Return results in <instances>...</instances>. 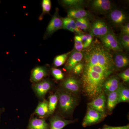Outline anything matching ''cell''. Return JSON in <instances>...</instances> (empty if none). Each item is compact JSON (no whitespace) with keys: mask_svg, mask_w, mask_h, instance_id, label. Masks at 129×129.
<instances>
[{"mask_svg":"<svg viewBox=\"0 0 129 129\" xmlns=\"http://www.w3.org/2000/svg\"><path fill=\"white\" fill-rule=\"evenodd\" d=\"M82 73L83 89L88 97L93 100L103 92V84L108 78L84 69Z\"/></svg>","mask_w":129,"mask_h":129,"instance_id":"6da1fadb","label":"cell"},{"mask_svg":"<svg viewBox=\"0 0 129 129\" xmlns=\"http://www.w3.org/2000/svg\"><path fill=\"white\" fill-rule=\"evenodd\" d=\"M57 94L61 113L63 114H70L76 106V99L71 94L64 91H60Z\"/></svg>","mask_w":129,"mask_h":129,"instance_id":"7a4b0ae2","label":"cell"},{"mask_svg":"<svg viewBox=\"0 0 129 129\" xmlns=\"http://www.w3.org/2000/svg\"><path fill=\"white\" fill-rule=\"evenodd\" d=\"M102 45L108 50L122 51L123 47L115 34L111 30L103 37L99 38Z\"/></svg>","mask_w":129,"mask_h":129,"instance_id":"3957f363","label":"cell"},{"mask_svg":"<svg viewBox=\"0 0 129 129\" xmlns=\"http://www.w3.org/2000/svg\"><path fill=\"white\" fill-rule=\"evenodd\" d=\"M58 11V9L56 8L55 14L47 27L44 36V39L50 37L57 30L62 28V18L60 17Z\"/></svg>","mask_w":129,"mask_h":129,"instance_id":"277c9868","label":"cell"},{"mask_svg":"<svg viewBox=\"0 0 129 129\" xmlns=\"http://www.w3.org/2000/svg\"><path fill=\"white\" fill-rule=\"evenodd\" d=\"M90 34L99 38L103 37L111 30L106 22L101 19H97L91 24Z\"/></svg>","mask_w":129,"mask_h":129,"instance_id":"5b68a950","label":"cell"},{"mask_svg":"<svg viewBox=\"0 0 129 129\" xmlns=\"http://www.w3.org/2000/svg\"><path fill=\"white\" fill-rule=\"evenodd\" d=\"M104 117V114L88 107V110L82 125L86 127L100 122Z\"/></svg>","mask_w":129,"mask_h":129,"instance_id":"8992f818","label":"cell"},{"mask_svg":"<svg viewBox=\"0 0 129 129\" xmlns=\"http://www.w3.org/2000/svg\"><path fill=\"white\" fill-rule=\"evenodd\" d=\"M52 83L48 80H42L37 83H34L33 89L37 96L44 98L51 88Z\"/></svg>","mask_w":129,"mask_h":129,"instance_id":"52a82bcc","label":"cell"},{"mask_svg":"<svg viewBox=\"0 0 129 129\" xmlns=\"http://www.w3.org/2000/svg\"><path fill=\"white\" fill-rule=\"evenodd\" d=\"M106 99L104 92H102L92 101L88 103V107L104 114L106 109Z\"/></svg>","mask_w":129,"mask_h":129,"instance_id":"ba28073f","label":"cell"},{"mask_svg":"<svg viewBox=\"0 0 129 129\" xmlns=\"http://www.w3.org/2000/svg\"><path fill=\"white\" fill-rule=\"evenodd\" d=\"M84 53L81 51H72L64 66L66 70L68 72L73 70L76 64L80 62L84 58Z\"/></svg>","mask_w":129,"mask_h":129,"instance_id":"9c48e42d","label":"cell"},{"mask_svg":"<svg viewBox=\"0 0 129 129\" xmlns=\"http://www.w3.org/2000/svg\"><path fill=\"white\" fill-rule=\"evenodd\" d=\"M91 6L95 11L102 13L111 12L113 8L112 2L109 0H94L91 2Z\"/></svg>","mask_w":129,"mask_h":129,"instance_id":"30bf717a","label":"cell"},{"mask_svg":"<svg viewBox=\"0 0 129 129\" xmlns=\"http://www.w3.org/2000/svg\"><path fill=\"white\" fill-rule=\"evenodd\" d=\"M120 80L117 76H112L108 78L103 84V91L104 93L108 95L111 92L116 90L120 86Z\"/></svg>","mask_w":129,"mask_h":129,"instance_id":"8fae6325","label":"cell"},{"mask_svg":"<svg viewBox=\"0 0 129 129\" xmlns=\"http://www.w3.org/2000/svg\"><path fill=\"white\" fill-rule=\"evenodd\" d=\"M109 18L111 22L117 26H122L127 19V16L124 12L117 9L110 12Z\"/></svg>","mask_w":129,"mask_h":129,"instance_id":"7c38bea8","label":"cell"},{"mask_svg":"<svg viewBox=\"0 0 129 129\" xmlns=\"http://www.w3.org/2000/svg\"><path fill=\"white\" fill-rule=\"evenodd\" d=\"M63 88L69 92L77 93L80 89V84L78 80L73 77L67 78L62 84Z\"/></svg>","mask_w":129,"mask_h":129,"instance_id":"4fadbf2b","label":"cell"},{"mask_svg":"<svg viewBox=\"0 0 129 129\" xmlns=\"http://www.w3.org/2000/svg\"><path fill=\"white\" fill-rule=\"evenodd\" d=\"M47 68L45 66H39L32 70L30 80L32 83H35L40 81L48 75Z\"/></svg>","mask_w":129,"mask_h":129,"instance_id":"5bb4252c","label":"cell"},{"mask_svg":"<svg viewBox=\"0 0 129 129\" xmlns=\"http://www.w3.org/2000/svg\"><path fill=\"white\" fill-rule=\"evenodd\" d=\"M68 17L75 19L86 18L89 19L92 17L91 14L88 11L81 8H70L68 12Z\"/></svg>","mask_w":129,"mask_h":129,"instance_id":"9a60e30c","label":"cell"},{"mask_svg":"<svg viewBox=\"0 0 129 129\" xmlns=\"http://www.w3.org/2000/svg\"><path fill=\"white\" fill-rule=\"evenodd\" d=\"M73 122L72 120H66L59 116H55L51 119L49 127L50 129H62Z\"/></svg>","mask_w":129,"mask_h":129,"instance_id":"2e32d148","label":"cell"},{"mask_svg":"<svg viewBox=\"0 0 129 129\" xmlns=\"http://www.w3.org/2000/svg\"><path fill=\"white\" fill-rule=\"evenodd\" d=\"M113 59L115 68L117 69H122L128 65V58L124 53L118 52L115 54L114 58L113 57Z\"/></svg>","mask_w":129,"mask_h":129,"instance_id":"e0dca14e","label":"cell"},{"mask_svg":"<svg viewBox=\"0 0 129 129\" xmlns=\"http://www.w3.org/2000/svg\"><path fill=\"white\" fill-rule=\"evenodd\" d=\"M62 28L69 30L70 32H76L78 35L83 34V32L76 26L74 19L68 17L62 18Z\"/></svg>","mask_w":129,"mask_h":129,"instance_id":"ac0fdd59","label":"cell"},{"mask_svg":"<svg viewBox=\"0 0 129 129\" xmlns=\"http://www.w3.org/2000/svg\"><path fill=\"white\" fill-rule=\"evenodd\" d=\"M28 129H50L45 119L37 117L32 118L28 124Z\"/></svg>","mask_w":129,"mask_h":129,"instance_id":"d6986e66","label":"cell"},{"mask_svg":"<svg viewBox=\"0 0 129 129\" xmlns=\"http://www.w3.org/2000/svg\"><path fill=\"white\" fill-rule=\"evenodd\" d=\"M35 113L41 118L49 114L48 102L44 100L40 102L36 109Z\"/></svg>","mask_w":129,"mask_h":129,"instance_id":"ffe728a7","label":"cell"},{"mask_svg":"<svg viewBox=\"0 0 129 129\" xmlns=\"http://www.w3.org/2000/svg\"><path fill=\"white\" fill-rule=\"evenodd\" d=\"M118 88L108 95L107 107L109 111L111 112L114 108L118 103Z\"/></svg>","mask_w":129,"mask_h":129,"instance_id":"44dd1931","label":"cell"},{"mask_svg":"<svg viewBox=\"0 0 129 129\" xmlns=\"http://www.w3.org/2000/svg\"><path fill=\"white\" fill-rule=\"evenodd\" d=\"M129 101V89L121 84L118 88V103L122 102H128Z\"/></svg>","mask_w":129,"mask_h":129,"instance_id":"7402d4cb","label":"cell"},{"mask_svg":"<svg viewBox=\"0 0 129 129\" xmlns=\"http://www.w3.org/2000/svg\"><path fill=\"white\" fill-rule=\"evenodd\" d=\"M62 4L63 6L71 8H82L85 5V1L83 0H63L61 1Z\"/></svg>","mask_w":129,"mask_h":129,"instance_id":"603a6c76","label":"cell"},{"mask_svg":"<svg viewBox=\"0 0 129 129\" xmlns=\"http://www.w3.org/2000/svg\"><path fill=\"white\" fill-rule=\"evenodd\" d=\"M76 26L80 30L86 31L90 27L89 19L86 18L78 19H75Z\"/></svg>","mask_w":129,"mask_h":129,"instance_id":"cb8c5ba5","label":"cell"},{"mask_svg":"<svg viewBox=\"0 0 129 129\" xmlns=\"http://www.w3.org/2000/svg\"><path fill=\"white\" fill-rule=\"evenodd\" d=\"M58 102V96L57 93L50 96L48 102L49 114H52L55 110Z\"/></svg>","mask_w":129,"mask_h":129,"instance_id":"d4e9b609","label":"cell"},{"mask_svg":"<svg viewBox=\"0 0 129 129\" xmlns=\"http://www.w3.org/2000/svg\"><path fill=\"white\" fill-rule=\"evenodd\" d=\"M72 51L56 56L53 60V64L55 67H59L63 65L67 61Z\"/></svg>","mask_w":129,"mask_h":129,"instance_id":"484cf974","label":"cell"},{"mask_svg":"<svg viewBox=\"0 0 129 129\" xmlns=\"http://www.w3.org/2000/svg\"><path fill=\"white\" fill-rule=\"evenodd\" d=\"M42 13L39 17V19L40 21L43 19L45 14L50 12L51 8V2L50 0H43L42 2Z\"/></svg>","mask_w":129,"mask_h":129,"instance_id":"4316f807","label":"cell"},{"mask_svg":"<svg viewBox=\"0 0 129 129\" xmlns=\"http://www.w3.org/2000/svg\"><path fill=\"white\" fill-rule=\"evenodd\" d=\"M83 45V48H88L92 43V36L90 34H82L80 35Z\"/></svg>","mask_w":129,"mask_h":129,"instance_id":"83f0119b","label":"cell"},{"mask_svg":"<svg viewBox=\"0 0 129 129\" xmlns=\"http://www.w3.org/2000/svg\"><path fill=\"white\" fill-rule=\"evenodd\" d=\"M119 42L122 47L128 50L129 49V35H120L119 37Z\"/></svg>","mask_w":129,"mask_h":129,"instance_id":"f1b7e54d","label":"cell"},{"mask_svg":"<svg viewBox=\"0 0 129 129\" xmlns=\"http://www.w3.org/2000/svg\"><path fill=\"white\" fill-rule=\"evenodd\" d=\"M74 47L76 51H81L83 49V45L80 35H76L74 38Z\"/></svg>","mask_w":129,"mask_h":129,"instance_id":"f546056e","label":"cell"},{"mask_svg":"<svg viewBox=\"0 0 129 129\" xmlns=\"http://www.w3.org/2000/svg\"><path fill=\"white\" fill-rule=\"evenodd\" d=\"M51 72L53 77L57 80H61L64 78V75L61 70L53 68L52 69Z\"/></svg>","mask_w":129,"mask_h":129,"instance_id":"4dcf8cb0","label":"cell"},{"mask_svg":"<svg viewBox=\"0 0 129 129\" xmlns=\"http://www.w3.org/2000/svg\"><path fill=\"white\" fill-rule=\"evenodd\" d=\"M84 67V65L83 63L81 62L79 63L73 69L74 73L76 75L80 74L83 72Z\"/></svg>","mask_w":129,"mask_h":129,"instance_id":"1f68e13d","label":"cell"},{"mask_svg":"<svg viewBox=\"0 0 129 129\" xmlns=\"http://www.w3.org/2000/svg\"><path fill=\"white\" fill-rule=\"evenodd\" d=\"M119 76L124 82H128L129 81V69H127L122 73L119 74Z\"/></svg>","mask_w":129,"mask_h":129,"instance_id":"d6a6232c","label":"cell"},{"mask_svg":"<svg viewBox=\"0 0 129 129\" xmlns=\"http://www.w3.org/2000/svg\"><path fill=\"white\" fill-rule=\"evenodd\" d=\"M121 34L129 35V24L128 23L122 26L121 28Z\"/></svg>","mask_w":129,"mask_h":129,"instance_id":"836d02e7","label":"cell"},{"mask_svg":"<svg viewBox=\"0 0 129 129\" xmlns=\"http://www.w3.org/2000/svg\"><path fill=\"white\" fill-rule=\"evenodd\" d=\"M110 127L111 129H129V125H125V126H121V127Z\"/></svg>","mask_w":129,"mask_h":129,"instance_id":"e575fe53","label":"cell"},{"mask_svg":"<svg viewBox=\"0 0 129 129\" xmlns=\"http://www.w3.org/2000/svg\"><path fill=\"white\" fill-rule=\"evenodd\" d=\"M102 129H111L110 128V127H105V128H103Z\"/></svg>","mask_w":129,"mask_h":129,"instance_id":"d590c367","label":"cell"},{"mask_svg":"<svg viewBox=\"0 0 129 129\" xmlns=\"http://www.w3.org/2000/svg\"><path fill=\"white\" fill-rule=\"evenodd\" d=\"M0 114H1V111H0Z\"/></svg>","mask_w":129,"mask_h":129,"instance_id":"8d00e7d4","label":"cell"}]
</instances>
